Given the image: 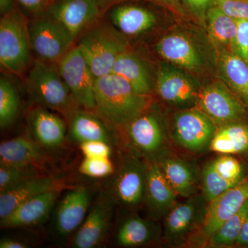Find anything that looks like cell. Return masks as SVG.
<instances>
[{"label":"cell","instance_id":"1","mask_svg":"<svg viewBox=\"0 0 248 248\" xmlns=\"http://www.w3.org/2000/svg\"><path fill=\"white\" fill-rule=\"evenodd\" d=\"M161 61L182 68L202 83L216 77L218 50L203 27L180 19L169 27L155 43Z\"/></svg>","mask_w":248,"mask_h":248},{"label":"cell","instance_id":"2","mask_svg":"<svg viewBox=\"0 0 248 248\" xmlns=\"http://www.w3.org/2000/svg\"><path fill=\"white\" fill-rule=\"evenodd\" d=\"M94 113L112 130L122 128L153 102L151 95L139 94L128 81L110 73L95 81Z\"/></svg>","mask_w":248,"mask_h":248},{"label":"cell","instance_id":"3","mask_svg":"<svg viewBox=\"0 0 248 248\" xmlns=\"http://www.w3.org/2000/svg\"><path fill=\"white\" fill-rule=\"evenodd\" d=\"M24 85L35 104L57 112L67 122L80 108L57 65L35 60L24 78Z\"/></svg>","mask_w":248,"mask_h":248},{"label":"cell","instance_id":"4","mask_svg":"<svg viewBox=\"0 0 248 248\" xmlns=\"http://www.w3.org/2000/svg\"><path fill=\"white\" fill-rule=\"evenodd\" d=\"M29 21L16 6L0 19V64L10 74L25 78L32 66Z\"/></svg>","mask_w":248,"mask_h":248},{"label":"cell","instance_id":"5","mask_svg":"<svg viewBox=\"0 0 248 248\" xmlns=\"http://www.w3.org/2000/svg\"><path fill=\"white\" fill-rule=\"evenodd\" d=\"M96 79L112 72L121 54L130 48L126 37L111 24L97 22L77 40Z\"/></svg>","mask_w":248,"mask_h":248},{"label":"cell","instance_id":"6","mask_svg":"<svg viewBox=\"0 0 248 248\" xmlns=\"http://www.w3.org/2000/svg\"><path fill=\"white\" fill-rule=\"evenodd\" d=\"M115 131L124 134L125 143L131 151L146 160L155 159L165 151L167 136L166 119L154 102L125 126Z\"/></svg>","mask_w":248,"mask_h":248},{"label":"cell","instance_id":"7","mask_svg":"<svg viewBox=\"0 0 248 248\" xmlns=\"http://www.w3.org/2000/svg\"><path fill=\"white\" fill-rule=\"evenodd\" d=\"M31 48L36 60L58 65L76 45V39L66 28L43 14L29 22Z\"/></svg>","mask_w":248,"mask_h":248},{"label":"cell","instance_id":"8","mask_svg":"<svg viewBox=\"0 0 248 248\" xmlns=\"http://www.w3.org/2000/svg\"><path fill=\"white\" fill-rule=\"evenodd\" d=\"M203 83L186 70L161 61L156 66L155 93L176 109L195 107Z\"/></svg>","mask_w":248,"mask_h":248},{"label":"cell","instance_id":"9","mask_svg":"<svg viewBox=\"0 0 248 248\" xmlns=\"http://www.w3.org/2000/svg\"><path fill=\"white\" fill-rule=\"evenodd\" d=\"M218 128L198 107L176 109L170 121V138L183 149L201 153L209 148Z\"/></svg>","mask_w":248,"mask_h":248},{"label":"cell","instance_id":"10","mask_svg":"<svg viewBox=\"0 0 248 248\" xmlns=\"http://www.w3.org/2000/svg\"><path fill=\"white\" fill-rule=\"evenodd\" d=\"M217 126L235 123L248 124V110L234 93L217 77L202 85L197 106Z\"/></svg>","mask_w":248,"mask_h":248},{"label":"cell","instance_id":"11","mask_svg":"<svg viewBox=\"0 0 248 248\" xmlns=\"http://www.w3.org/2000/svg\"><path fill=\"white\" fill-rule=\"evenodd\" d=\"M148 160L132 152L125 156L111 177L107 191L115 203L129 209L138 208L144 202Z\"/></svg>","mask_w":248,"mask_h":248},{"label":"cell","instance_id":"12","mask_svg":"<svg viewBox=\"0 0 248 248\" xmlns=\"http://www.w3.org/2000/svg\"><path fill=\"white\" fill-rule=\"evenodd\" d=\"M208 202L203 194H195L177 203L165 216L162 236L168 244L181 246L203 226Z\"/></svg>","mask_w":248,"mask_h":248},{"label":"cell","instance_id":"13","mask_svg":"<svg viewBox=\"0 0 248 248\" xmlns=\"http://www.w3.org/2000/svg\"><path fill=\"white\" fill-rule=\"evenodd\" d=\"M57 66L79 107L94 112L96 78L76 45L60 60Z\"/></svg>","mask_w":248,"mask_h":248},{"label":"cell","instance_id":"14","mask_svg":"<svg viewBox=\"0 0 248 248\" xmlns=\"http://www.w3.org/2000/svg\"><path fill=\"white\" fill-rule=\"evenodd\" d=\"M116 204L107 191L102 192L91 205L81 226L71 236V247L94 248L102 246L110 230Z\"/></svg>","mask_w":248,"mask_h":248},{"label":"cell","instance_id":"15","mask_svg":"<svg viewBox=\"0 0 248 248\" xmlns=\"http://www.w3.org/2000/svg\"><path fill=\"white\" fill-rule=\"evenodd\" d=\"M93 189L78 186L68 192L57 203L53 210V229L61 239H68L84 221L92 205Z\"/></svg>","mask_w":248,"mask_h":248},{"label":"cell","instance_id":"16","mask_svg":"<svg viewBox=\"0 0 248 248\" xmlns=\"http://www.w3.org/2000/svg\"><path fill=\"white\" fill-rule=\"evenodd\" d=\"M103 13L96 0H53L44 14L66 28L77 42L99 22Z\"/></svg>","mask_w":248,"mask_h":248},{"label":"cell","instance_id":"17","mask_svg":"<svg viewBox=\"0 0 248 248\" xmlns=\"http://www.w3.org/2000/svg\"><path fill=\"white\" fill-rule=\"evenodd\" d=\"M247 177V169L244 163L232 155H221L204 167L202 174V193L210 202Z\"/></svg>","mask_w":248,"mask_h":248},{"label":"cell","instance_id":"18","mask_svg":"<svg viewBox=\"0 0 248 248\" xmlns=\"http://www.w3.org/2000/svg\"><path fill=\"white\" fill-rule=\"evenodd\" d=\"M247 200L248 177L208 202L205 221L197 232V237L207 243L214 233L236 213Z\"/></svg>","mask_w":248,"mask_h":248},{"label":"cell","instance_id":"19","mask_svg":"<svg viewBox=\"0 0 248 248\" xmlns=\"http://www.w3.org/2000/svg\"><path fill=\"white\" fill-rule=\"evenodd\" d=\"M61 115L35 104L28 111L31 138L46 150L58 149L66 138V121Z\"/></svg>","mask_w":248,"mask_h":248},{"label":"cell","instance_id":"20","mask_svg":"<svg viewBox=\"0 0 248 248\" xmlns=\"http://www.w3.org/2000/svg\"><path fill=\"white\" fill-rule=\"evenodd\" d=\"M61 192L49 191L21 203L9 215L0 219L1 228H26L44 223L53 214Z\"/></svg>","mask_w":248,"mask_h":248},{"label":"cell","instance_id":"21","mask_svg":"<svg viewBox=\"0 0 248 248\" xmlns=\"http://www.w3.org/2000/svg\"><path fill=\"white\" fill-rule=\"evenodd\" d=\"M62 178L52 174L29 179L0 192V219L9 215L18 205L36 196L49 191L72 188Z\"/></svg>","mask_w":248,"mask_h":248},{"label":"cell","instance_id":"22","mask_svg":"<svg viewBox=\"0 0 248 248\" xmlns=\"http://www.w3.org/2000/svg\"><path fill=\"white\" fill-rule=\"evenodd\" d=\"M110 24L125 37H141L157 29L159 16L148 8L133 4L116 6L109 15Z\"/></svg>","mask_w":248,"mask_h":248},{"label":"cell","instance_id":"23","mask_svg":"<svg viewBox=\"0 0 248 248\" xmlns=\"http://www.w3.org/2000/svg\"><path fill=\"white\" fill-rule=\"evenodd\" d=\"M177 194L160 169L155 160H148V172L144 203L154 220L164 218L177 203Z\"/></svg>","mask_w":248,"mask_h":248},{"label":"cell","instance_id":"24","mask_svg":"<svg viewBox=\"0 0 248 248\" xmlns=\"http://www.w3.org/2000/svg\"><path fill=\"white\" fill-rule=\"evenodd\" d=\"M156 73V68L130 48L121 54L111 72L128 81L139 94L151 96L155 93Z\"/></svg>","mask_w":248,"mask_h":248},{"label":"cell","instance_id":"25","mask_svg":"<svg viewBox=\"0 0 248 248\" xmlns=\"http://www.w3.org/2000/svg\"><path fill=\"white\" fill-rule=\"evenodd\" d=\"M45 149L29 137H16L0 144V164L35 165L46 168L51 157Z\"/></svg>","mask_w":248,"mask_h":248},{"label":"cell","instance_id":"26","mask_svg":"<svg viewBox=\"0 0 248 248\" xmlns=\"http://www.w3.org/2000/svg\"><path fill=\"white\" fill-rule=\"evenodd\" d=\"M216 77L248 110V64L239 56L229 50L218 52Z\"/></svg>","mask_w":248,"mask_h":248},{"label":"cell","instance_id":"27","mask_svg":"<svg viewBox=\"0 0 248 248\" xmlns=\"http://www.w3.org/2000/svg\"><path fill=\"white\" fill-rule=\"evenodd\" d=\"M155 161L178 196L190 197L196 194L197 173L190 162L163 152Z\"/></svg>","mask_w":248,"mask_h":248},{"label":"cell","instance_id":"28","mask_svg":"<svg viewBox=\"0 0 248 248\" xmlns=\"http://www.w3.org/2000/svg\"><path fill=\"white\" fill-rule=\"evenodd\" d=\"M67 123L70 138L79 144L91 141H103L112 144V129L93 111L79 108Z\"/></svg>","mask_w":248,"mask_h":248},{"label":"cell","instance_id":"29","mask_svg":"<svg viewBox=\"0 0 248 248\" xmlns=\"http://www.w3.org/2000/svg\"><path fill=\"white\" fill-rule=\"evenodd\" d=\"M138 216L123 220L116 232V243L120 247L138 248L158 241L162 231L155 222Z\"/></svg>","mask_w":248,"mask_h":248},{"label":"cell","instance_id":"30","mask_svg":"<svg viewBox=\"0 0 248 248\" xmlns=\"http://www.w3.org/2000/svg\"><path fill=\"white\" fill-rule=\"evenodd\" d=\"M205 29L218 53L222 50L233 53L237 31L236 19L214 6L207 13Z\"/></svg>","mask_w":248,"mask_h":248},{"label":"cell","instance_id":"31","mask_svg":"<svg viewBox=\"0 0 248 248\" xmlns=\"http://www.w3.org/2000/svg\"><path fill=\"white\" fill-rule=\"evenodd\" d=\"M221 155H237L248 151V124L235 123L218 127L210 146Z\"/></svg>","mask_w":248,"mask_h":248},{"label":"cell","instance_id":"32","mask_svg":"<svg viewBox=\"0 0 248 248\" xmlns=\"http://www.w3.org/2000/svg\"><path fill=\"white\" fill-rule=\"evenodd\" d=\"M21 108L17 86L8 77L0 79V127L8 128L17 120Z\"/></svg>","mask_w":248,"mask_h":248},{"label":"cell","instance_id":"33","mask_svg":"<svg viewBox=\"0 0 248 248\" xmlns=\"http://www.w3.org/2000/svg\"><path fill=\"white\" fill-rule=\"evenodd\" d=\"M248 215V200L243 206L230 217L207 241L212 248L231 247L236 240Z\"/></svg>","mask_w":248,"mask_h":248},{"label":"cell","instance_id":"34","mask_svg":"<svg viewBox=\"0 0 248 248\" xmlns=\"http://www.w3.org/2000/svg\"><path fill=\"white\" fill-rule=\"evenodd\" d=\"M46 168L35 165L0 164V192L32 178L46 175Z\"/></svg>","mask_w":248,"mask_h":248},{"label":"cell","instance_id":"35","mask_svg":"<svg viewBox=\"0 0 248 248\" xmlns=\"http://www.w3.org/2000/svg\"><path fill=\"white\" fill-rule=\"evenodd\" d=\"M115 170L110 158L84 157L79 167L80 174L94 179L111 177Z\"/></svg>","mask_w":248,"mask_h":248},{"label":"cell","instance_id":"36","mask_svg":"<svg viewBox=\"0 0 248 248\" xmlns=\"http://www.w3.org/2000/svg\"><path fill=\"white\" fill-rule=\"evenodd\" d=\"M215 1L216 0H181L186 17L205 29L207 13L215 6Z\"/></svg>","mask_w":248,"mask_h":248},{"label":"cell","instance_id":"37","mask_svg":"<svg viewBox=\"0 0 248 248\" xmlns=\"http://www.w3.org/2000/svg\"><path fill=\"white\" fill-rule=\"evenodd\" d=\"M215 6L235 19H248V1L243 0H216Z\"/></svg>","mask_w":248,"mask_h":248},{"label":"cell","instance_id":"38","mask_svg":"<svg viewBox=\"0 0 248 248\" xmlns=\"http://www.w3.org/2000/svg\"><path fill=\"white\" fill-rule=\"evenodd\" d=\"M237 31L235 37L233 53L248 64V20L236 19Z\"/></svg>","mask_w":248,"mask_h":248},{"label":"cell","instance_id":"39","mask_svg":"<svg viewBox=\"0 0 248 248\" xmlns=\"http://www.w3.org/2000/svg\"><path fill=\"white\" fill-rule=\"evenodd\" d=\"M79 148L84 157L110 158L112 152V144L103 141L84 142Z\"/></svg>","mask_w":248,"mask_h":248},{"label":"cell","instance_id":"40","mask_svg":"<svg viewBox=\"0 0 248 248\" xmlns=\"http://www.w3.org/2000/svg\"><path fill=\"white\" fill-rule=\"evenodd\" d=\"M53 0H16L21 11L32 19L43 14Z\"/></svg>","mask_w":248,"mask_h":248},{"label":"cell","instance_id":"41","mask_svg":"<svg viewBox=\"0 0 248 248\" xmlns=\"http://www.w3.org/2000/svg\"><path fill=\"white\" fill-rule=\"evenodd\" d=\"M149 1H153L167 8L171 12L176 15L179 19H188L186 17L181 0H149Z\"/></svg>","mask_w":248,"mask_h":248},{"label":"cell","instance_id":"42","mask_svg":"<svg viewBox=\"0 0 248 248\" xmlns=\"http://www.w3.org/2000/svg\"><path fill=\"white\" fill-rule=\"evenodd\" d=\"M29 245L19 239L4 237L0 240V248H27Z\"/></svg>","mask_w":248,"mask_h":248},{"label":"cell","instance_id":"43","mask_svg":"<svg viewBox=\"0 0 248 248\" xmlns=\"http://www.w3.org/2000/svg\"><path fill=\"white\" fill-rule=\"evenodd\" d=\"M236 245L241 247H248V215L236 240Z\"/></svg>","mask_w":248,"mask_h":248},{"label":"cell","instance_id":"44","mask_svg":"<svg viewBox=\"0 0 248 248\" xmlns=\"http://www.w3.org/2000/svg\"><path fill=\"white\" fill-rule=\"evenodd\" d=\"M16 7V0H0V12L1 16L11 12Z\"/></svg>","mask_w":248,"mask_h":248},{"label":"cell","instance_id":"45","mask_svg":"<svg viewBox=\"0 0 248 248\" xmlns=\"http://www.w3.org/2000/svg\"><path fill=\"white\" fill-rule=\"evenodd\" d=\"M102 9L103 12L108 9L110 6H113L117 3L121 2V1H125V0H96Z\"/></svg>","mask_w":248,"mask_h":248},{"label":"cell","instance_id":"46","mask_svg":"<svg viewBox=\"0 0 248 248\" xmlns=\"http://www.w3.org/2000/svg\"><path fill=\"white\" fill-rule=\"evenodd\" d=\"M243 1H248V0H243Z\"/></svg>","mask_w":248,"mask_h":248}]
</instances>
